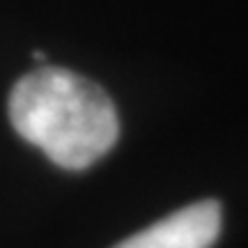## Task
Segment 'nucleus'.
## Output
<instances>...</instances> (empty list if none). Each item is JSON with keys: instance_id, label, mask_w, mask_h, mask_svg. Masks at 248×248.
Wrapping results in <instances>:
<instances>
[{"instance_id": "1", "label": "nucleus", "mask_w": 248, "mask_h": 248, "mask_svg": "<svg viewBox=\"0 0 248 248\" xmlns=\"http://www.w3.org/2000/svg\"><path fill=\"white\" fill-rule=\"evenodd\" d=\"M9 120L55 166L85 170L106 156L120 138L113 99L97 83L60 67H42L9 92Z\"/></svg>"}, {"instance_id": "2", "label": "nucleus", "mask_w": 248, "mask_h": 248, "mask_svg": "<svg viewBox=\"0 0 248 248\" xmlns=\"http://www.w3.org/2000/svg\"><path fill=\"white\" fill-rule=\"evenodd\" d=\"M223 212L216 200L186 204L113 248H212L221 234Z\"/></svg>"}]
</instances>
